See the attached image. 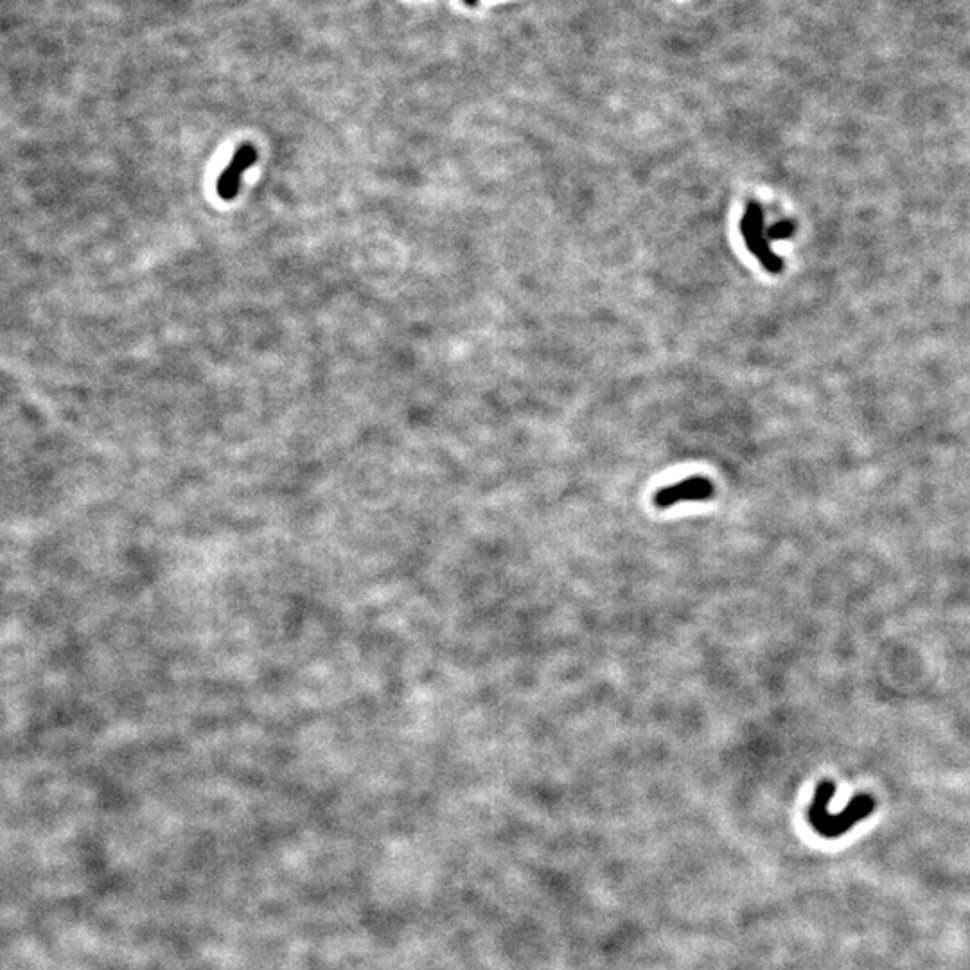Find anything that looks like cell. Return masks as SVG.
<instances>
[{
	"mask_svg": "<svg viewBox=\"0 0 970 970\" xmlns=\"http://www.w3.org/2000/svg\"><path fill=\"white\" fill-rule=\"evenodd\" d=\"M836 791V785L830 780H823L809 807V823L812 829L816 830L823 838H839L847 834L856 823L868 818L875 809V800L870 794H859L852 802L848 803L847 809L841 814H830L829 805L832 796Z\"/></svg>",
	"mask_w": 970,
	"mask_h": 970,
	"instance_id": "obj_1",
	"label": "cell"
},
{
	"mask_svg": "<svg viewBox=\"0 0 970 970\" xmlns=\"http://www.w3.org/2000/svg\"><path fill=\"white\" fill-rule=\"evenodd\" d=\"M742 238L746 241V247L750 248L751 254L757 257L760 265L768 270L769 274H780L784 263L780 257L773 254L769 239L766 238L764 230V209L757 202L748 203L744 218L741 221Z\"/></svg>",
	"mask_w": 970,
	"mask_h": 970,
	"instance_id": "obj_2",
	"label": "cell"
},
{
	"mask_svg": "<svg viewBox=\"0 0 970 970\" xmlns=\"http://www.w3.org/2000/svg\"><path fill=\"white\" fill-rule=\"evenodd\" d=\"M715 487L708 478L690 477L678 484L663 487L654 494V505L658 509H669L681 502H706L714 498Z\"/></svg>",
	"mask_w": 970,
	"mask_h": 970,
	"instance_id": "obj_3",
	"label": "cell"
},
{
	"mask_svg": "<svg viewBox=\"0 0 970 970\" xmlns=\"http://www.w3.org/2000/svg\"><path fill=\"white\" fill-rule=\"evenodd\" d=\"M257 150L252 144L239 146L238 151L229 162L227 169L221 173L216 184V191L225 202H230L236 198L241 187V178L247 173L248 169L256 164Z\"/></svg>",
	"mask_w": 970,
	"mask_h": 970,
	"instance_id": "obj_4",
	"label": "cell"
},
{
	"mask_svg": "<svg viewBox=\"0 0 970 970\" xmlns=\"http://www.w3.org/2000/svg\"><path fill=\"white\" fill-rule=\"evenodd\" d=\"M794 234V223L789 220H782L775 223L773 227H769L768 239H775V241H782V239H789Z\"/></svg>",
	"mask_w": 970,
	"mask_h": 970,
	"instance_id": "obj_5",
	"label": "cell"
},
{
	"mask_svg": "<svg viewBox=\"0 0 970 970\" xmlns=\"http://www.w3.org/2000/svg\"><path fill=\"white\" fill-rule=\"evenodd\" d=\"M468 6H477L478 0H464Z\"/></svg>",
	"mask_w": 970,
	"mask_h": 970,
	"instance_id": "obj_6",
	"label": "cell"
}]
</instances>
